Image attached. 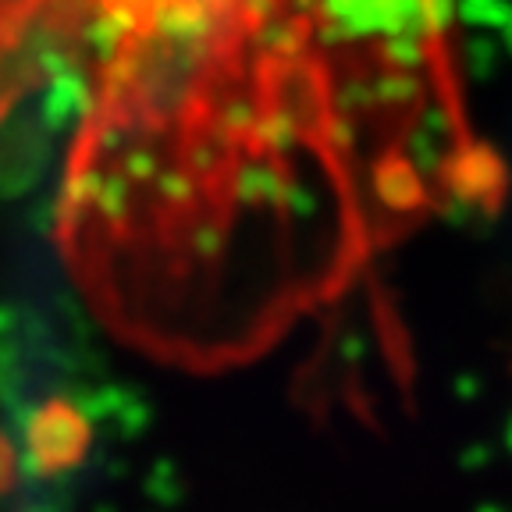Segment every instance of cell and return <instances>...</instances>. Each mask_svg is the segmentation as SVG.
I'll return each mask as SVG.
<instances>
[]
</instances>
